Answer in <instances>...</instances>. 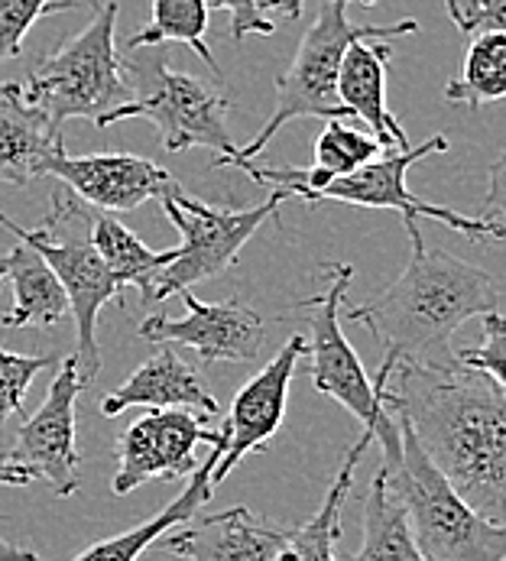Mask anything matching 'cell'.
<instances>
[{
    "mask_svg": "<svg viewBox=\"0 0 506 561\" xmlns=\"http://www.w3.org/2000/svg\"><path fill=\"white\" fill-rule=\"evenodd\" d=\"M218 432H221L218 445H211V455L188 474V483L182 486V493H179L169 506H163L157 516H150L147 523L134 526V529H127V533H120V536H111V539L94 542L91 549H84L82 556H76L72 561H137L153 542H160V539L169 536L172 529L192 523L195 513H198V510L211 500V493H215V486H211V471H215L218 458H221L225 448H228L225 428H218Z\"/></svg>",
    "mask_w": 506,
    "mask_h": 561,
    "instance_id": "20",
    "label": "cell"
},
{
    "mask_svg": "<svg viewBox=\"0 0 506 561\" xmlns=\"http://www.w3.org/2000/svg\"><path fill=\"white\" fill-rule=\"evenodd\" d=\"M33 481H39L36 471H30L26 465H16L10 458H0V486H26Z\"/></svg>",
    "mask_w": 506,
    "mask_h": 561,
    "instance_id": "34",
    "label": "cell"
},
{
    "mask_svg": "<svg viewBox=\"0 0 506 561\" xmlns=\"http://www.w3.org/2000/svg\"><path fill=\"white\" fill-rule=\"evenodd\" d=\"M253 3L260 13H283L292 23L302 16V7H306V0H253Z\"/></svg>",
    "mask_w": 506,
    "mask_h": 561,
    "instance_id": "35",
    "label": "cell"
},
{
    "mask_svg": "<svg viewBox=\"0 0 506 561\" xmlns=\"http://www.w3.org/2000/svg\"><path fill=\"white\" fill-rule=\"evenodd\" d=\"M400 428L403 465L393 474H383L390 493L406 506L422 556L428 561H506V526L474 513L432 468L403 419Z\"/></svg>",
    "mask_w": 506,
    "mask_h": 561,
    "instance_id": "8",
    "label": "cell"
},
{
    "mask_svg": "<svg viewBox=\"0 0 506 561\" xmlns=\"http://www.w3.org/2000/svg\"><path fill=\"white\" fill-rule=\"evenodd\" d=\"M413 256L377 299L347 312L370 328L393 360H448L455 331L501 309V286L461 256L425 250L419 225H406Z\"/></svg>",
    "mask_w": 506,
    "mask_h": 561,
    "instance_id": "2",
    "label": "cell"
},
{
    "mask_svg": "<svg viewBox=\"0 0 506 561\" xmlns=\"http://www.w3.org/2000/svg\"><path fill=\"white\" fill-rule=\"evenodd\" d=\"M455 360L487 374L506 393V316L501 312L484 316V341L474 347H458Z\"/></svg>",
    "mask_w": 506,
    "mask_h": 561,
    "instance_id": "30",
    "label": "cell"
},
{
    "mask_svg": "<svg viewBox=\"0 0 506 561\" xmlns=\"http://www.w3.org/2000/svg\"><path fill=\"white\" fill-rule=\"evenodd\" d=\"M91 215L94 211L69 192L56 195L53 215L36 231L16 225L0 211V228L10 231L20 243L33 247L46 260V266L59 276L69 296V316L76 319V331H79L76 360L84 387L101 374V344H97L101 309L120 296V286L114 283V276L107 273V266L101 263L91 243Z\"/></svg>",
    "mask_w": 506,
    "mask_h": 561,
    "instance_id": "7",
    "label": "cell"
},
{
    "mask_svg": "<svg viewBox=\"0 0 506 561\" xmlns=\"http://www.w3.org/2000/svg\"><path fill=\"white\" fill-rule=\"evenodd\" d=\"M337 561H428L413 536L406 506L390 493L383 468L364 496V546Z\"/></svg>",
    "mask_w": 506,
    "mask_h": 561,
    "instance_id": "23",
    "label": "cell"
},
{
    "mask_svg": "<svg viewBox=\"0 0 506 561\" xmlns=\"http://www.w3.org/2000/svg\"><path fill=\"white\" fill-rule=\"evenodd\" d=\"M185 319L150 316L140 324V337L153 344H182L192 347L205 364H251L266 344V324L260 312L244 306L241 299L202 302L192 289H182Z\"/></svg>",
    "mask_w": 506,
    "mask_h": 561,
    "instance_id": "13",
    "label": "cell"
},
{
    "mask_svg": "<svg viewBox=\"0 0 506 561\" xmlns=\"http://www.w3.org/2000/svg\"><path fill=\"white\" fill-rule=\"evenodd\" d=\"M484 211H487L484 218H497L501 225H506V147L491 165V185H487Z\"/></svg>",
    "mask_w": 506,
    "mask_h": 561,
    "instance_id": "33",
    "label": "cell"
},
{
    "mask_svg": "<svg viewBox=\"0 0 506 561\" xmlns=\"http://www.w3.org/2000/svg\"><path fill=\"white\" fill-rule=\"evenodd\" d=\"M208 13L211 10H228L231 13V39L241 43L248 36H273V20L256 10L253 0H205Z\"/></svg>",
    "mask_w": 506,
    "mask_h": 561,
    "instance_id": "32",
    "label": "cell"
},
{
    "mask_svg": "<svg viewBox=\"0 0 506 561\" xmlns=\"http://www.w3.org/2000/svg\"><path fill=\"white\" fill-rule=\"evenodd\" d=\"M3 283H7V256L0 260V286H3Z\"/></svg>",
    "mask_w": 506,
    "mask_h": 561,
    "instance_id": "38",
    "label": "cell"
},
{
    "mask_svg": "<svg viewBox=\"0 0 506 561\" xmlns=\"http://www.w3.org/2000/svg\"><path fill=\"white\" fill-rule=\"evenodd\" d=\"M202 409L205 415H218V400L205 390L202 377L172 351L160 347L147 364H140L114 393L101 400V415L114 419L127 409Z\"/></svg>",
    "mask_w": 506,
    "mask_h": 561,
    "instance_id": "19",
    "label": "cell"
},
{
    "mask_svg": "<svg viewBox=\"0 0 506 561\" xmlns=\"http://www.w3.org/2000/svg\"><path fill=\"white\" fill-rule=\"evenodd\" d=\"M360 3H364V7H373V3H377V0H360Z\"/></svg>",
    "mask_w": 506,
    "mask_h": 561,
    "instance_id": "39",
    "label": "cell"
},
{
    "mask_svg": "<svg viewBox=\"0 0 506 561\" xmlns=\"http://www.w3.org/2000/svg\"><path fill=\"white\" fill-rule=\"evenodd\" d=\"M120 69L134 91V101L114 111L107 117V127H114L117 121L143 117L160 130L163 150H211L218 153V169L241 153L228 130V98L208 81L172 72L163 46L130 49V56L120 59Z\"/></svg>",
    "mask_w": 506,
    "mask_h": 561,
    "instance_id": "6",
    "label": "cell"
},
{
    "mask_svg": "<svg viewBox=\"0 0 506 561\" xmlns=\"http://www.w3.org/2000/svg\"><path fill=\"white\" fill-rule=\"evenodd\" d=\"M387 153L370 130H357L347 121H329L325 130L315 137V165L332 172L335 179L350 175Z\"/></svg>",
    "mask_w": 506,
    "mask_h": 561,
    "instance_id": "27",
    "label": "cell"
},
{
    "mask_svg": "<svg viewBox=\"0 0 506 561\" xmlns=\"http://www.w3.org/2000/svg\"><path fill=\"white\" fill-rule=\"evenodd\" d=\"M53 367V354H16V351H0V432L10 415L23 409V400L36 380Z\"/></svg>",
    "mask_w": 506,
    "mask_h": 561,
    "instance_id": "28",
    "label": "cell"
},
{
    "mask_svg": "<svg viewBox=\"0 0 506 561\" xmlns=\"http://www.w3.org/2000/svg\"><path fill=\"white\" fill-rule=\"evenodd\" d=\"M72 10L66 0H0V62H10L23 53L26 33L46 13Z\"/></svg>",
    "mask_w": 506,
    "mask_h": 561,
    "instance_id": "29",
    "label": "cell"
},
{
    "mask_svg": "<svg viewBox=\"0 0 506 561\" xmlns=\"http://www.w3.org/2000/svg\"><path fill=\"white\" fill-rule=\"evenodd\" d=\"M84 380L79 374V360L72 354L59 364V374L53 377L39 412L20 425L16 442L7 455L10 461L36 471V478L49 483L56 496L79 493L82 458L76 445V405H79Z\"/></svg>",
    "mask_w": 506,
    "mask_h": 561,
    "instance_id": "12",
    "label": "cell"
},
{
    "mask_svg": "<svg viewBox=\"0 0 506 561\" xmlns=\"http://www.w3.org/2000/svg\"><path fill=\"white\" fill-rule=\"evenodd\" d=\"M0 561H43L36 552L23 549V546H13L7 539H0Z\"/></svg>",
    "mask_w": 506,
    "mask_h": 561,
    "instance_id": "36",
    "label": "cell"
},
{
    "mask_svg": "<svg viewBox=\"0 0 506 561\" xmlns=\"http://www.w3.org/2000/svg\"><path fill=\"white\" fill-rule=\"evenodd\" d=\"M506 98V33H478L464 53L461 76L445 84V101L468 111Z\"/></svg>",
    "mask_w": 506,
    "mask_h": 561,
    "instance_id": "25",
    "label": "cell"
},
{
    "mask_svg": "<svg viewBox=\"0 0 506 561\" xmlns=\"http://www.w3.org/2000/svg\"><path fill=\"white\" fill-rule=\"evenodd\" d=\"M393 59L390 39H357L344 53L337 98L354 121H364L383 150H410L406 130L387 107V69Z\"/></svg>",
    "mask_w": 506,
    "mask_h": 561,
    "instance_id": "18",
    "label": "cell"
},
{
    "mask_svg": "<svg viewBox=\"0 0 506 561\" xmlns=\"http://www.w3.org/2000/svg\"><path fill=\"white\" fill-rule=\"evenodd\" d=\"M221 432H208L205 419L188 409H150L117 438V474L111 490L117 496L134 493L150 481L188 478L202 461L198 445H218Z\"/></svg>",
    "mask_w": 506,
    "mask_h": 561,
    "instance_id": "11",
    "label": "cell"
},
{
    "mask_svg": "<svg viewBox=\"0 0 506 561\" xmlns=\"http://www.w3.org/2000/svg\"><path fill=\"white\" fill-rule=\"evenodd\" d=\"M309 354V337L306 334H292L279 354L251 377L238 397L231 402V415L225 419V435H228V448L218 458L215 471H211V486L218 490V483L251 455L260 451L273 442V435L279 432L283 419H286V402H289V387H292V374L299 357Z\"/></svg>",
    "mask_w": 506,
    "mask_h": 561,
    "instance_id": "14",
    "label": "cell"
},
{
    "mask_svg": "<svg viewBox=\"0 0 506 561\" xmlns=\"http://www.w3.org/2000/svg\"><path fill=\"white\" fill-rule=\"evenodd\" d=\"M286 539L289 529L266 526L248 506H231L163 536V549L188 561H276Z\"/></svg>",
    "mask_w": 506,
    "mask_h": 561,
    "instance_id": "16",
    "label": "cell"
},
{
    "mask_svg": "<svg viewBox=\"0 0 506 561\" xmlns=\"http://www.w3.org/2000/svg\"><path fill=\"white\" fill-rule=\"evenodd\" d=\"M62 153V127L23 98L20 81L0 84V182L30 185L49 175V165Z\"/></svg>",
    "mask_w": 506,
    "mask_h": 561,
    "instance_id": "17",
    "label": "cell"
},
{
    "mask_svg": "<svg viewBox=\"0 0 506 561\" xmlns=\"http://www.w3.org/2000/svg\"><path fill=\"white\" fill-rule=\"evenodd\" d=\"M7 279L13 289V309L3 316L7 328H56L69 316V296L46 260L16 243L7 253Z\"/></svg>",
    "mask_w": 506,
    "mask_h": 561,
    "instance_id": "22",
    "label": "cell"
},
{
    "mask_svg": "<svg viewBox=\"0 0 506 561\" xmlns=\"http://www.w3.org/2000/svg\"><path fill=\"white\" fill-rule=\"evenodd\" d=\"M91 243H94L101 263L107 266V273L114 276V283L120 286V293L127 286H134L140 293L143 306L157 302V283H160V273L175 260V247L150 250L127 225H120L114 215H101V211L91 215Z\"/></svg>",
    "mask_w": 506,
    "mask_h": 561,
    "instance_id": "21",
    "label": "cell"
},
{
    "mask_svg": "<svg viewBox=\"0 0 506 561\" xmlns=\"http://www.w3.org/2000/svg\"><path fill=\"white\" fill-rule=\"evenodd\" d=\"M451 23L468 33H506V0H445Z\"/></svg>",
    "mask_w": 506,
    "mask_h": 561,
    "instance_id": "31",
    "label": "cell"
},
{
    "mask_svg": "<svg viewBox=\"0 0 506 561\" xmlns=\"http://www.w3.org/2000/svg\"><path fill=\"white\" fill-rule=\"evenodd\" d=\"M117 13L111 0L94 10V20L62 49L43 56L20 91L36 104L56 127L66 121H91L97 130H107V117L134 101V91L124 79L117 56Z\"/></svg>",
    "mask_w": 506,
    "mask_h": 561,
    "instance_id": "5",
    "label": "cell"
},
{
    "mask_svg": "<svg viewBox=\"0 0 506 561\" xmlns=\"http://www.w3.org/2000/svg\"><path fill=\"white\" fill-rule=\"evenodd\" d=\"M66 3H72V7H79V3H84V7H91V10H97V7H101L97 0H66Z\"/></svg>",
    "mask_w": 506,
    "mask_h": 561,
    "instance_id": "37",
    "label": "cell"
},
{
    "mask_svg": "<svg viewBox=\"0 0 506 561\" xmlns=\"http://www.w3.org/2000/svg\"><path fill=\"white\" fill-rule=\"evenodd\" d=\"M448 137L435 134L428 137L422 147H410V150H387L383 157H377L373 162H367L364 169L332 179L322 192L309 195L306 202H341V205H357V208H380V211H400L403 225H419L422 218L441 221L451 231L471 238V241H504L506 225H501L497 218H468L458 215L451 208L422 202L419 195L410 192L406 175L410 169L422 162L432 153H448Z\"/></svg>",
    "mask_w": 506,
    "mask_h": 561,
    "instance_id": "10",
    "label": "cell"
},
{
    "mask_svg": "<svg viewBox=\"0 0 506 561\" xmlns=\"http://www.w3.org/2000/svg\"><path fill=\"white\" fill-rule=\"evenodd\" d=\"M347 3L350 0H325L315 23L309 26V33L299 43V53L292 59V66L276 81V107L269 114V121L263 124V130L253 137L248 147H241V153L228 165H244L253 162L266 150V144L292 121L302 117H319V121H354L341 98H337V76H341V62L344 53L350 49V43L357 39H400L419 30L416 20H396V23H383V26H354L347 20Z\"/></svg>",
    "mask_w": 506,
    "mask_h": 561,
    "instance_id": "4",
    "label": "cell"
},
{
    "mask_svg": "<svg viewBox=\"0 0 506 561\" xmlns=\"http://www.w3.org/2000/svg\"><path fill=\"white\" fill-rule=\"evenodd\" d=\"M373 435L364 432L354 448L347 451L341 471L335 474V481L329 486L322 506L315 510V516L309 523H302L299 529H289V539L279 552L276 561H337L335 546L337 536H341V513H344V500L350 493V483H354V471L364 458V451L370 448Z\"/></svg>",
    "mask_w": 506,
    "mask_h": 561,
    "instance_id": "24",
    "label": "cell"
},
{
    "mask_svg": "<svg viewBox=\"0 0 506 561\" xmlns=\"http://www.w3.org/2000/svg\"><path fill=\"white\" fill-rule=\"evenodd\" d=\"M205 36H208V7H205V0H153V16L130 39V49L182 43L215 72V79H221L218 62H215Z\"/></svg>",
    "mask_w": 506,
    "mask_h": 561,
    "instance_id": "26",
    "label": "cell"
},
{
    "mask_svg": "<svg viewBox=\"0 0 506 561\" xmlns=\"http://www.w3.org/2000/svg\"><path fill=\"white\" fill-rule=\"evenodd\" d=\"M325 270H329V289L322 296L296 306V309L309 312V328H312L309 377L319 393L332 397L350 415L360 419L364 432H370L383 451V471L393 474L403 465V428H400V419L390 415V409H387V383H390L396 360L383 357L377 380L367 377L354 344L347 341V334L341 328V302L347 299V289L354 283V266L329 263Z\"/></svg>",
    "mask_w": 506,
    "mask_h": 561,
    "instance_id": "3",
    "label": "cell"
},
{
    "mask_svg": "<svg viewBox=\"0 0 506 561\" xmlns=\"http://www.w3.org/2000/svg\"><path fill=\"white\" fill-rule=\"evenodd\" d=\"M286 198L289 195L276 188L263 205L218 208V205L198 202L195 195L182 192L179 182H172L160 195V205L172 221V228L182 234V243L175 247V260L160 273L157 302H166L169 296H179L182 289H192L195 283L228 273L238 263L248 241L266 225V218L279 211Z\"/></svg>",
    "mask_w": 506,
    "mask_h": 561,
    "instance_id": "9",
    "label": "cell"
},
{
    "mask_svg": "<svg viewBox=\"0 0 506 561\" xmlns=\"http://www.w3.org/2000/svg\"><path fill=\"white\" fill-rule=\"evenodd\" d=\"M49 175L66 182V188L101 215H124L150 198H160L175 182L160 162L134 153H94L69 157L62 153L49 165Z\"/></svg>",
    "mask_w": 506,
    "mask_h": 561,
    "instance_id": "15",
    "label": "cell"
},
{
    "mask_svg": "<svg viewBox=\"0 0 506 561\" xmlns=\"http://www.w3.org/2000/svg\"><path fill=\"white\" fill-rule=\"evenodd\" d=\"M387 405L416 435L432 468L484 519L506 526V393L455 360H396Z\"/></svg>",
    "mask_w": 506,
    "mask_h": 561,
    "instance_id": "1",
    "label": "cell"
}]
</instances>
